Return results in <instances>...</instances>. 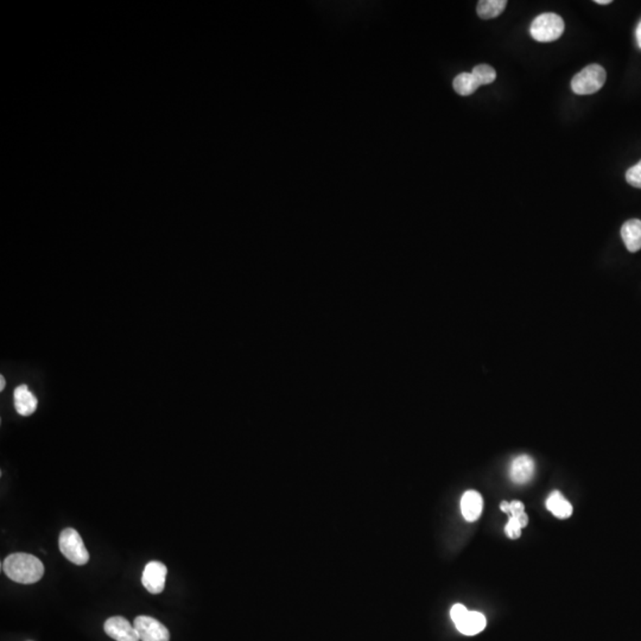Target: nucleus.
Returning a JSON list of instances; mask_svg holds the SVG:
<instances>
[{
	"label": "nucleus",
	"instance_id": "obj_22",
	"mask_svg": "<svg viewBox=\"0 0 641 641\" xmlns=\"http://www.w3.org/2000/svg\"><path fill=\"white\" fill-rule=\"evenodd\" d=\"M635 38H637V47L641 49V21L635 29Z\"/></svg>",
	"mask_w": 641,
	"mask_h": 641
},
{
	"label": "nucleus",
	"instance_id": "obj_20",
	"mask_svg": "<svg viewBox=\"0 0 641 641\" xmlns=\"http://www.w3.org/2000/svg\"><path fill=\"white\" fill-rule=\"evenodd\" d=\"M509 506H511V514H512V516H519V514L524 513V509H525L523 502H509Z\"/></svg>",
	"mask_w": 641,
	"mask_h": 641
},
{
	"label": "nucleus",
	"instance_id": "obj_9",
	"mask_svg": "<svg viewBox=\"0 0 641 641\" xmlns=\"http://www.w3.org/2000/svg\"><path fill=\"white\" fill-rule=\"evenodd\" d=\"M483 500L476 490H468L461 499V511L467 521H475L483 513Z\"/></svg>",
	"mask_w": 641,
	"mask_h": 641
},
{
	"label": "nucleus",
	"instance_id": "obj_8",
	"mask_svg": "<svg viewBox=\"0 0 641 641\" xmlns=\"http://www.w3.org/2000/svg\"><path fill=\"white\" fill-rule=\"evenodd\" d=\"M511 479L516 483L523 485L532 479L534 474V461L529 455H519L511 463Z\"/></svg>",
	"mask_w": 641,
	"mask_h": 641
},
{
	"label": "nucleus",
	"instance_id": "obj_2",
	"mask_svg": "<svg viewBox=\"0 0 641 641\" xmlns=\"http://www.w3.org/2000/svg\"><path fill=\"white\" fill-rule=\"evenodd\" d=\"M564 21L556 13H542L531 23L530 33L537 42L550 43L557 41L564 33Z\"/></svg>",
	"mask_w": 641,
	"mask_h": 641
},
{
	"label": "nucleus",
	"instance_id": "obj_14",
	"mask_svg": "<svg viewBox=\"0 0 641 641\" xmlns=\"http://www.w3.org/2000/svg\"><path fill=\"white\" fill-rule=\"evenodd\" d=\"M506 5H507L506 0H481L478 3L476 11L480 18L493 19L502 15Z\"/></svg>",
	"mask_w": 641,
	"mask_h": 641
},
{
	"label": "nucleus",
	"instance_id": "obj_21",
	"mask_svg": "<svg viewBox=\"0 0 641 641\" xmlns=\"http://www.w3.org/2000/svg\"><path fill=\"white\" fill-rule=\"evenodd\" d=\"M500 509H502V512H505L507 516H512V514H511V506H509V502H502V504H500Z\"/></svg>",
	"mask_w": 641,
	"mask_h": 641
},
{
	"label": "nucleus",
	"instance_id": "obj_3",
	"mask_svg": "<svg viewBox=\"0 0 641 641\" xmlns=\"http://www.w3.org/2000/svg\"><path fill=\"white\" fill-rule=\"evenodd\" d=\"M607 73L600 64H589L574 76L572 88L579 96H589L604 87Z\"/></svg>",
	"mask_w": 641,
	"mask_h": 641
},
{
	"label": "nucleus",
	"instance_id": "obj_19",
	"mask_svg": "<svg viewBox=\"0 0 641 641\" xmlns=\"http://www.w3.org/2000/svg\"><path fill=\"white\" fill-rule=\"evenodd\" d=\"M469 611H467L465 606H462V604H455L453 608H451V611H450V616H451V620H453L454 623L457 625V623H460L461 620L463 619V618L467 616V613Z\"/></svg>",
	"mask_w": 641,
	"mask_h": 641
},
{
	"label": "nucleus",
	"instance_id": "obj_16",
	"mask_svg": "<svg viewBox=\"0 0 641 641\" xmlns=\"http://www.w3.org/2000/svg\"><path fill=\"white\" fill-rule=\"evenodd\" d=\"M472 74L474 75L476 81L479 82L480 86L493 83L497 79V71L493 67L488 66V64H479V66L474 67Z\"/></svg>",
	"mask_w": 641,
	"mask_h": 641
},
{
	"label": "nucleus",
	"instance_id": "obj_18",
	"mask_svg": "<svg viewBox=\"0 0 641 641\" xmlns=\"http://www.w3.org/2000/svg\"><path fill=\"white\" fill-rule=\"evenodd\" d=\"M505 532L507 537L511 539H518L521 536V526L518 520L513 516H509V523L506 524Z\"/></svg>",
	"mask_w": 641,
	"mask_h": 641
},
{
	"label": "nucleus",
	"instance_id": "obj_6",
	"mask_svg": "<svg viewBox=\"0 0 641 641\" xmlns=\"http://www.w3.org/2000/svg\"><path fill=\"white\" fill-rule=\"evenodd\" d=\"M166 575H168V569L166 565L157 560H152L145 567L143 576H142V583L149 593L155 594V595L161 594L166 587Z\"/></svg>",
	"mask_w": 641,
	"mask_h": 641
},
{
	"label": "nucleus",
	"instance_id": "obj_1",
	"mask_svg": "<svg viewBox=\"0 0 641 641\" xmlns=\"http://www.w3.org/2000/svg\"><path fill=\"white\" fill-rule=\"evenodd\" d=\"M5 575L13 582L33 584L45 575V565L37 557L29 553H12L3 562Z\"/></svg>",
	"mask_w": 641,
	"mask_h": 641
},
{
	"label": "nucleus",
	"instance_id": "obj_7",
	"mask_svg": "<svg viewBox=\"0 0 641 641\" xmlns=\"http://www.w3.org/2000/svg\"><path fill=\"white\" fill-rule=\"evenodd\" d=\"M105 633L115 641H139L136 628L122 616H112L103 625Z\"/></svg>",
	"mask_w": 641,
	"mask_h": 641
},
{
	"label": "nucleus",
	"instance_id": "obj_11",
	"mask_svg": "<svg viewBox=\"0 0 641 641\" xmlns=\"http://www.w3.org/2000/svg\"><path fill=\"white\" fill-rule=\"evenodd\" d=\"M621 236L623 243L630 252H637L641 250V221L633 219L625 222L621 229Z\"/></svg>",
	"mask_w": 641,
	"mask_h": 641
},
{
	"label": "nucleus",
	"instance_id": "obj_15",
	"mask_svg": "<svg viewBox=\"0 0 641 641\" xmlns=\"http://www.w3.org/2000/svg\"><path fill=\"white\" fill-rule=\"evenodd\" d=\"M454 89L457 94L462 96H472L479 88V82L476 81L472 73H461L454 79Z\"/></svg>",
	"mask_w": 641,
	"mask_h": 641
},
{
	"label": "nucleus",
	"instance_id": "obj_13",
	"mask_svg": "<svg viewBox=\"0 0 641 641\" xmlns=\"http://www.w3.org/2000/svg\"><path fill=\"white\" fill-rule=\"evenodd\" d=\"M546 509L553 513V516L560 519H567L572 514V506L567 499L560 493L553 492L546 500Z\"/></svg>",
	"mask_w": 641,
	"mask_h": 641
},
{
	"label": "nucleus",
	"instance_id": "obj_24",
	"mask_svg": "<svg viewBox=\"0 0 641 641\" xmlns=\"http://www.w3.org/2000/svg\"><path fill=\"white\" fill-rule=\"evenodd\" d=\"M5 385H6V381H5L4 376H0V390H4Z\"/></svg>",
	"mask_w": 641,
	"mask_h": 641
},
{
	"label": "nucleus",
	"instance_id": "obj_4",
	"mask_svg": "<svg viewBox=\"0 0 641 641\" xmlns=\"http://www.w3.org/2000/svg\"><path fill=\"white\" fill-rule=\"evenodd\" d=\"M59 551L67 560L76 565L88 563L89 553L81 536L74 529H64L59 534Z\"/></svg>",
	"mask_w": 641,
	"mask_h": 641
},
{
	"label": "nucleus",
	"instance_id": "obj_5",
	"mask_svg": "<svg viewBox=\"0 0 641 641\" xmlns=\"http://www.w3.org/2000/svg\"><path fill=\"white\" fill-rule=\"evenodd\" d=\"M142 641H169V630L151 616H137L133 623Z\"/></svg>",
	"mask_w": 641,
	"mask_h": 641
},
{
	"label": "nucleus",
	"instance_id": "obj_23",
	"mask_svg": "<svg viewBox=\"0 0 641 641\" xmlns=\"http://www.w3.org/2000/svg\"><path fill=\"white\" fill-rule=\"evenodd\" d=\"M595 3L599 5H608L612 3L611 0H595Z\"/></svg>",
	"mask_w": 641,
	"mask_h": 641
},
{
	"label": "nucleus",
	"instance_id": "obj_17",
	"mask_svg": "<svg viewBox=\"0 0 641 641\" xmlns=\"http://www.w3.org/2000/svg\"><path fill=\"white\" fill-rule=\"evenodd\" d=\"M626 180L634 188L641 189V161L628 169L626 173Z\"/></svg>",
	"mask_w": 641,
	"mask_h": 641
},
{
	"label": "nucleus",
	"instance_id": "obj_10",
	"mask_svg": "<svg viewBox=\"0 0 641 641\" xmlns=\"http://www.w3.org/2000/svg\"><path fill=\"white\" fill-rule=\"evenodd\" d=\"M13 402L16 411L22 416H30L37 409V398L25 385H21L16 388L13 392Z\"/></svg>",
	"mask_w": 641,
	"mask_h": 641
},
{
	"label": "nucleus",
	"instance_id": "obj_12",
	"mask_svg": "<svg viewBox=\"0 0 641 641\" xmlns=\"http://www.w3.org/2000/svg\"><path fill=\"white\" fill-rule=\"evenodd\" d=\"M486 627V618L479 612H468L467 616L457 623L456 628L465 635H475L483 632Z\"/></svg>",
	"mask_w": 641,
	"mask_h": 641
}]
</instances>
